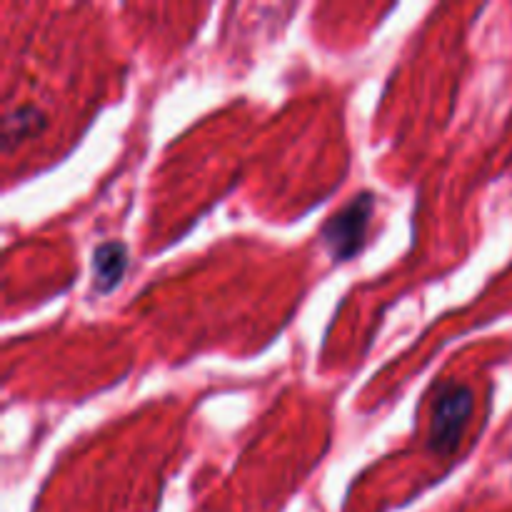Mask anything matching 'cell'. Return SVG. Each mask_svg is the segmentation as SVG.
Listing matches in <instances>:
<instances>
[{"label":"cell","mask_w":512,"mask_h":512,"mask_svg":"<svg viewBox=\"0 0 512 512\" xmlns=\"http://www.w3.org/2000/svg\"><path fill=\"white\" fill-rule=\"evenodd\" d=\"M43 110H38L35 105H23V108H15L13 113H8L3 118V150L10 153L20 140L30 138V135L38 133L43 128Z\"/></svg>","instance_id":"277c9868"},{"label":"cell","mask_w":512,"mask_h":512,"mask_svg":"<svg viewBox=\"0 0 512 512\" xmlns=\"http://www.w3.org/2000/svg\"><path fill=\"white\" fill-rule=\"evenodd\" d=\"M128 248L120 240H108V243H100L93 250V258H90V270H93V285L98 293L108 295L123 283L125 270H128Z\"/></svg>","instance_id":"3957f363"},{"label":"cell","mask_w":512,"mask_h":512,"mask_svg":"<svg viewBox=\"0 0 512 512\" xmlns=\"http://www.w3.org/2000/svg\"><path fill=\"white\" fill-rule=\"evenodd\" d=\"M373 210L375 195L360 193L323 225L320 240H323L325 250L333 255V260L345 263V260L355 258L363 250L365 238H368L370 220H373Z\"/></svg>","instance_id":"7a4b0ae2"},{"label":"cell","mask_w":512,"mask_h":512,"mask_svg":"<svg viewBox=\"0 0 512 512\" xmlns=\"http://www.w3.org/2000/svg\"><path fill=\"white\" fill-rule=\"evenodd\" d=\"M475 395L465 383L440 385L438 395L430 410V428H428V448L440 458H448L463 443L465 428L473 418Z\"/></svg>","instance_id":"6da1fadb"}]
</instances>
